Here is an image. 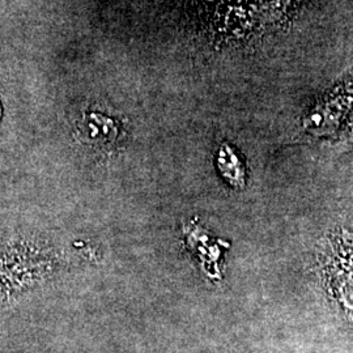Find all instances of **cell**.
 <instances>
[{
  "label": "cell",
  "instance_id": "6da1fadb",
  "mask_svg": "<svg viewBox=\"0 0 353 353\" xmlns=\"http://www.w3.org/2000/svg\"><path fill=\"white\" fill-rule=\"evenodd\" d=\"M217 163L223 176L228 178L233 185L242 186L243 178H245V170L242 169V164L237 154L227 144L221 145L219 151Z\"/></svg>",
  "mask_w": 353,
  "mask_h": 353
}]
</instances>
